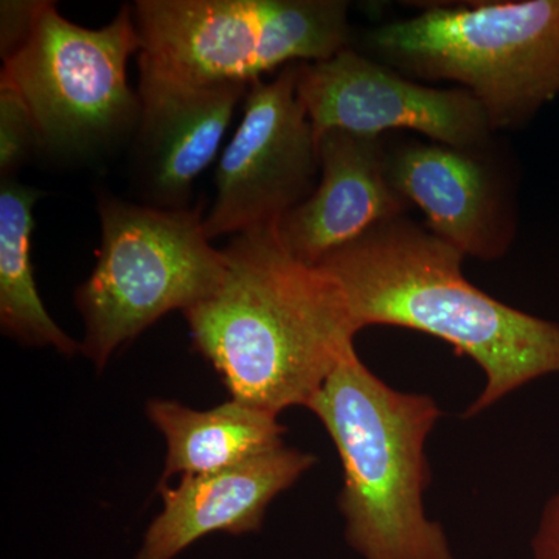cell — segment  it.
I'll return each mask as SVG.
<instances>
[{"instance_id": "30bf717a", "label": "cell", "mask_w": 559, "mask_h": 559, "mask_svg": "<svg viewBox=\"0 0 559 559\" xmlns=\"http://www.w3.org/2000/svg\"><path fill=\"white\" fill-rule=\"evenodd\" d=\"M385 167L392 189L425 213L440 240L473 259L506 255L513 226L503 193L477 151L414 140L388 148Z\"/></svg>"}, {"instance_id": "e0dca14e", "label": "cell", "mask_w": 559, "mask_h": 559, "mask_svg": "<svg viewBox=\"0 0 559 559\" xmlns=\"http://www.w3.org/2000/svg\"><path fill=\"white\" fill-rule=\"evenodd\" d=\"M44 0H2L0 3V55L5 61L28 39Z\"/></svg>"}, {"instance_id": "8fae6325", "label": "cell", "mask_w": 559, "mask_h": 559, "mask_svg": "<svg viewBox=\"0 0 559 559\" xmlns=\"http://www.w3.org/2000/svg\"><path fill=\"white\" fill-rule=\"evenodd\" d=\"M318 148V187L275 224L283 246L312 266L409 207L390 186L381 138L331 130L319 135Z\"/></svg>"}, {"instance_id": "ac0fdd59", "label": "cell", "mask_w": 559, "mask_h": 559, "mask_svg": "<svg viewBox=\"0 0 559 559\" xmlns=\"http://www.w3.org/2000/svg\"><path fill=\"white\" fill-rule=\"evenodd\" d=\"M530 547L533 559H559V488L544 503Z\"/></svg>"}, {"instance_id": "4fadbf2b", "label": "cell", "mask_w": 559, "mask_h": 559, "mask_svg": "<svg viewBox=\"0 0 559 559\" xmlns=\"http://www.w3.org/2000/svg\"><path fill=\"white\" fill-rule=\"evenodd\" d=\"M310 452L282 447L178 487H162L164 509L151 522L135 559H176L213 535L259 532L267 507L316 465Z\"/></svg>"}, {"instance_id": "ba28073f", "label": "cell", "mask_w": 559, "mask_h": 559, "mask_svg": "<svg viewBox=\"0 0 559 559\" xmlns=\"http://www.w3.org/2000/svg\"><path fill=\"white\" fill-rule=\"evenodd\" d=\"M299 64L250 84L242 119L216 168L210 240L278 223L318 187V135L297 97Z\"/></svg>"}, {"instance_id": "9a60e30c", "label": "cell", "mask_w": 559, "mask_h": 559, "mask_svg": "<svg viewBox=\"0 0 559 559\" xmlns=\"http://www.w3.org/2000/svg\"><path fill=\"white\" fill-rule=\"evenodd\" d=\"M43 191L10 179L0 187V325L21 344L66 356L81 345L51 319L36 288L32 263L33 207Z\"/></svg>"}, {"instance_id": "52a82bcc", "label": "cell", "mask_w": 559, "mask_h": 559, "mask_svg": "<svg viewBox=\"0 0 559 559\" xmlns=\"http://www.w3.org/2000/svg\"><path fill=\"white\" fill-rule=\"evenodd\" d=\"M142 50L132 7L100 28L66 20L44 0L28 39L3 61L0 83L20 94L39 146L83 154L139 124V92L128 61Z\"/></svg>"}, {"instance_id": "5b68a950", "label": "cell", "mask_w": 559, "mask_h": 559, "mask_svg": "<svg viewBox=\"0 0 559 559\" xmlns=\"http://www.w3.org/2000/svg\"><path fill=\"white\" fill-rule=\"evenodd\" d=\"M100 249L76 290L86 336L81 352L98 370L110 356L171 311L209 299L226 274L202 207L167 209L105 197Z\"/></svg>"}, {"instance_id": "5bb4252c", "label": "cell", "mask_w": 559, "mask_h": 559, "mask_svg": "<svg viewBox=\"0 0 559 559\" xmlns=\"http://www.w3.org/2000/svg\"><path fill=\"white\" fill-rule=\"evenodd\" d=\"M146 415L167 443L162 484L171 476L219 473L285 447L286 428L277 414L234 399L209 411L154 399Z\"/></svg>"}, {"instance_id": "7a4b0ae2", "label": "cell", "mask_w": 559, "mask_h": 559, "mask_svg": "<svg viewBox=\"0 0 559 559\" xmlns=\"http://www.w3.org/2000/svg\"><path fill=\"white\" fill-rule=\"evenodd\" d=\"M465 255L406 215L382 221L318 266L341 286L358 330L403 326L468 356L485 385L465 418L559 374V325L496 300L463 275Z\"/></svg>"}, {"instance_id": "9c48e42d", "label": "cell", "mask_w": 559, "mask_h": 559, "mask_svg": "<svg viewBox=\"0 0 559 559\" xmlns=\"http://www.w3.org/2000/svg\"><path fill=\"white\" fill-rule=\"evenodd\" d=\"M297 97L318 138L331 130L370 138L401 130L479 151L495 132L468 91L415 83L349 47L326 61L300 62Z\"/></svg>"}, {"instance_id": "8992f818", "label": "cell", "mask_w": 559, "mask_h": 559, "mask_svg": "<svg viewBox=\"0 0 559 559\" xmlns=\"http://www.w3.org/2000/svg\"><path fill=\"white\" fill-rule=\"evenodd\" d=\"M139 62L197 84H250L348 49L342 0H139Z\"/></svg>"}, {"instance_id": "6da1fadb", "label": "cell", "mask_w": 559, "mask_h": 559, "mask_svg": "<svg viewBox=\"0 0 559 559\" xmlns=\"http://www.w3.org/2000/svg\"><path fill=\"white\" fill-rule=\"evenodd\" d=\"M275 224L231 237L218 289L183 316L231 399L280 415L308 407L359 330L336 280L296 259Z\"/></svg>"}, {"instance_id": "3957f363", "label": "cell", "mask_w": 559, "mask_h": 559, "mask_svg": "<svg viewBox=\"0 0 559 559\" xmlns=\"http://www.w3.org/2000/svg\"><path fill=\"white\" fill-rule=\"evenodd\" d=\"M307 409L342 463L345 539L360 559H454L447 532L425 510L426 441L441 418L426 393L390 388L352 349Z\"/></svg>"}, {"instance_id": "2e32d148", "label": "cell", "mask_w": 559, "mask_h": 559, "mask_svg": "<svg viewBox=\"0 0 559 559\" xmlns=\"http://www.w3.org/2000/svg\"><path fill=\"white\" fill-rule=\"evenodd\" d=\"M39 146L38 134L27 106L20 94L0 83V171L17 170L31 151Z\"/></svg>"}, {"instance_id": "7c38bea8", "label": "cell", "mask_w": 559, "mask_h": 559, "mask_svg": "<svg viewBox=\"0 0 559 559\" xmlns=\"http://www.w3.org/2000/svg\"><path fill=\"white\" fill-rule=\"evenodd\" d=\"M139 145L159 207L183 209L215 160L246 84H197L139 62Z\"/></svg>"}, {"instance_id": "277c9868", "label": "cell", "mask_w": 559, "mask_h": 559, "mask_svg": "<svg viewBox=\"0 0 559 559\" xmlns=\"http://www.w3.org/2000/svg\"><path fill=\"white\" fill-rule=\"evenodd\" d=\"M362 47L403 75L454 81L492 131L522 127L559 95V0L429 5L371 28Z\"/></svg>"}]
</instances>
